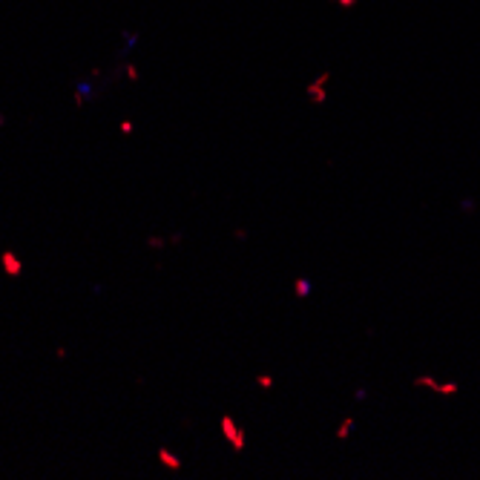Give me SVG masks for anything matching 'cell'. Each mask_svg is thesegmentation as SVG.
Segmentation results:
<instances>
[{"mask_svg":"<svg viewBox=\"0 0 480 480\" xmlns=\"http://www.w3.org/2000/svg\"><path fill=\"white\" fill-rule=\"evenodd\" d=\"M0 262H3V270H6V274H9V276H20L23 264L18 262V259L12 256V253H3V256H0Z\"/></svg>","mask_w":480,"mask_h":480,"instance_id":"obj_1","label":"cell"}]
</instances>
